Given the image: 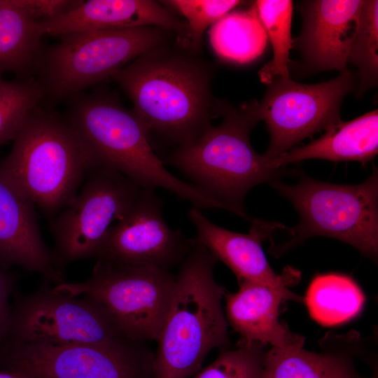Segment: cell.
Here are the masks:
<instances>
[{
    "label": "cell",
    "instance_id": "6da1fadb",
    "mask_svg": "<svg viewBox=\"0 0 378 378\" xmlns=\"http://www.w3.org/2000/svg\"><path fill=\"white\" fill-rule=\"evenodd\" d=\"M212 69L188 47L167 43L139 56L111 77L148 132L178 146L195 141L227 104L211 94Z\"/></svg>",
    "mask_w": 378,
    "mask_h": 378
},
{
    "label": "cell",
    "instance_id": "7a4b0ae2",
    "mask_svg": "<svg viewBox=\"0 0 378 378\" xmlns=\"http://www.w3.org/2000/svg\"><path fill=\"white\" fill-rule=\"evenodd\" d=\"M217 259L193 238L175 275L170 303L155 342V378H191L214 349L229 346L222 307L226 290L214 279Z\"/></svg>",
    "mask_w": 378,
    "mask_h": 378
},
{
    "label": "cell",
    "instance_id": "3957f363",
    "mask_svg": "<svg viewBox=\"0 0 378 378\" xmlns=\"http://www.w3.org/2000/svg\"><path fill=\"white\" fill-rule=\"evenodd\" d=\"M99 167L66 118L41 106L27 117L0 178L52 217L69 205L89 173Z\"/></svg>",
    "mask_w": 378,
    "mask_h": 378
},
{
    "label": "cell",
    "instance_id": "277c9868",
    "mask_svg": "<svg viewBox=\"0 0 378 378\" xmlns=\"http://www.w3.org/2000/svg\"><path fill=\"white\" fill-rule=\"evenodd\" d=\"M65 117L99 167L124 174L141 188H164L198 209H222L208 192L169 172L153 152L148 130L133 111L105 92L69 99Z\"/></svg>",
    "mask_w": 378,
    "mask_h": 378
},
{
    "label": "cell",
    "instance_id": "5b68a950",
    "mask_svg": "<svg viewBox=\"0 0 378 378\" xmlns=\"http://www.w3.org/2000/svg\"><path fill=\"white\" fill-rule=\"evenodd\" d=\"M223 121L211 125L193 142L178 146L163 163L188 176L222 204L224 209L251 220L244 207L254 186L279 180L282 169L252 147L249 135L259 122L249 103L236 108L227 105Z\"/></svg>",
    "mask_w": 378,
    "mask_h": 378
},
{
    "label": "cell",
    "instance_id": "8992f818",
    "mask_svg": "<svg viewBox=\"0 0 378 378\" xmlns=\"http://www.w3.org/2000/svg\"><path fill=\"white\" fill-rule=\"evenodd\" d=\"M288 200L299 216V223L286 227L290 235L273 246L274 255L316 236L333 238L349 244L373 260L378 253V172L355 185L323 182L309 176L287 185L277 180L270 184Z\"/></svg>",
    "mask_w": 378,
    "mask_h": 378
},
{
    "label": "cell",
    "instance_id": "52a82bcc",
    "mask_svg": "<svg viewBox=\"0 0 378 378\" xmlns=\"http://www.w3.org/2000/svg\"><path fill=\"white\" fill-rule=\"evenodd\" d=\"M171 32L155 26L87 30L59 36L43 48L36 68L44 99L59 101L82 93L147 51L168 42Z\"/></svg>",
    "mask_w": 378,
    "mask_h": 378
},
{
    "label": "cell",
    "instance_id": "ba28073f",
    "mask_svg": "<svg viewBox=\"0 0 378 378\" xmlns=\"http://www.w3.org/2000/svg\"><path fill=\"white\" fill-rule=\"evenodd\" d=\"M175 275L151 266H125L97 260L83 281L53 287L69 297L82 295L102 306L131 340L156 341L172 298Z\"/></svg>",
    "mask_w": 378,
    "mask_h": 378
},
{
    "label": "cell",
    "instance_id": "9c48e42d",
    "mask_svg": "<svg viewBox=\"0 0 378 378\" xmlns=\"http://www.w3.org/2000/svg\"><path fill=\"white\" fill-rule=\"evenodd\" d=\"M129 340L99 303L57 293L44 282L34 293L15 295L4 344L107 345Z\"/></svg>",
    "mask_w": 378,
    "mask_h": 378
},
{
    "label": "cell",
    "instance_id": "30bf717a",
    "mask_svg": "<svg viewBox=\"0 0 378 378\" xmlns=\"http://www.w3.org/2000/svg\"><path fill=\"white\" fill-rule=\"evenodd\" d=\"M141 190L113 168L92 170L81 190L52 223V253L57 268L62 271L71 262L97 258L112 223L125 216Z\"/></svg>",
    "mask_w": 378,
    "mask_h": 378
},
{
    "label": "cell",
    "instance_id": "8fae6325",
    "mask_svg": "<svg viewBox=\"0 0 378 378\" xmlns=\"http://www.w3.org/2000/svg\"><path fill=\"white\" fill-rule=\"evenodd\" d=\"M154 353L147 343L115 344H5L0 368L33 378H155Z\"/></svg>",
    "mask_w": 378,
    "mask_h": 378
},
{
    "label": "cell",
    "instance_id": "7c38bea8",
    "mask_svg": "<svg viewBox=\"0 0 378 378\" xmlns=\"http://www.w3.org/2000/svg\"><path fill=\"white\" fill-rule=\"evenodd\" d=\"M268 85L262 99L249 104L258 120L266 123L270 143L264 155L274 158L340 122L342 100L354 89L355 77L346 69L320 83L276 78Z\"/></svg>",
    "mask_w": 378,
    "mask_h": 378
},
{
    "label": "cell",
    "instance_id": "4fadbf2b",
    "mask_svg": "<svg viewBox=\"0 0 378 378\" xmlns=\"http://www.w3.org/2000/svg\"><path fill=\"white\" fill-rule=\"evenodd\" d=\"M162 200L154 189L141 188L125 216L112 225L97 260L125 266H151L169 270L181 264L193 239L172 229L162 215Z\"/></svg>",
    "mask_w": 378,
    "mask_h": 378
},
{
    "label": "cell",
    "instance_id": "5bb4252c",
    "mask_svg": "<svg viewBox=\"0 0 378 378\" xmlns=\"http://www.w3.org/2000/svg\"><path fill=\"white\" fill-rule=\"evenodd\" d=\"M200 209L192 206L188 211L189 218L197 230L195 239L217 260L225 263L235 274L238 282L261 284L285 293L293 301H304V298L288 288L289 277L274 272L262 248L263 241L272 239L276 230H285L286 226L252 218L248 232L239 233L214 224Z\"/></svg>",
    "mask_w": 378,
    "mask_h": 378
},
{
    "label": "cell",
    "instance_id": "9a60e30c",
    "mask_svg": "<svg viewBox=\"0 0 378 378\" xmlns=\"http://www.w3.org/2000/svg\"><path fill=\"white\" fill-rule=\"evenodd\" d=\"M363 1L314 0L300 4L301 34L293 47L302 54L312 70L347 69L348 56L354 39Z\"/></svg>",
    "mask_w": 378,
    "mask_h": 378
},
{
    "label": "cell",
    "instance_id": "2e32d148",
    "mask_svg": "<svg viewBox=\"0 0 378 378\" xmlns=\"http://www.w3.org/2000/svg\"><path fill=\"white\" fill-rule=\"evenodd\" d=\"M45 35L60 36L80 31L155 26L179 34L189 42L186 22L161 2L152 0L81 1L74 8L39 21Z\"/></svg>",
    "mask_w": 378,
    "mask_h": 378
},
{
    "label": "cell",
    "instance_id": "e0dca14e",
    "mask_svg": "<svg viewBox=\"0 0 378 378\" xmlns=\"http://www.w3.org/2000/svg\"><path fill=\"white\" fill-rule=\"evenodd\" d=\"M34 206L0 178V265H18L58 285L64 276L43 240Z\"/></svg>",
    "mask_w": 378,
    "mask_h": 378
},
{
    "label": "cell",
    "instance_id": "ac0fdd59",
    "mask_svg": "<svg viewBox=\"0 0 378 378\" xmlns=\"http://www.w3.org/2000/svg\"><path fill=\"white\" fill-rule=\"evenodd\" d=\"M235 293H225V318L233 330L248 342L274 348L303 346L304 337L292 332L279 321L282 302L292 300L285 293L254 282H238Z\"/></svg>",
    "mask_w": 378,
    "mask_h": 378
},
{
    "label": "cell",
    "instance_id": "d6986e66",
    "mask_svg": "<svg viewBox=\"0 0 378 378\" xmlns=\"http://www.w3.org/2000/svg\"><path fill=\"white\" fill-rule=\"evenodd\" d=\"M378 152V111L354 120H340L318 139L270 158L275 169L310 159L334 162H370Z\"/></svg>",
    "mask_w": 378,
    "mask_h": 378
},
{
    "label": "cell",
    "instance_id": "ffe728a7",
    "mask_svg": "<svg viewBox=\"0 0 378 378\" xmlns=\"http://www.w3.org/2000/svg\"><path fill=\"white\" fill-rule=\"evenodd\" d=\"M45 35L40 22L17 0H0V76L13 72L22 78L36 73Z\"/></svg>",
    "mask_w": 378,
    "mask_h": 378
},
{
    "label": "cell",
    "instance_id": "44dd1931",
    "mask_svg": "<svg viewBox=\"0 0 378 378\" xmlns=\"http://www.w3.org/2000/svg\"><path fill=\"white\" fill-rule=\"evenodd\" d=\"M261 378H366L352 358L338 351L316 353L303 346L274 348L265 353Z\"/></svg>",
    "mask_w": 378,
    "mask_h": 378
},
{
    "label": "cell",
    "instance_id": "7402d4cb",
    "mask_svg": "<svg viewBox=\"0 0 378 378\" xmlns=\"http://www.w3.org/2000/svg\"><path fill=\"white\" fill-rule=\"evenodd\" d=\"M311 317L325 326L345 323L362 309L365 295L350 276L340 273L319 274L304 298Z\"/></svg>",
    "mask_w": 378,
    "mask_h": 378
},
{
    "label": "cell",
    "instance_id": "603a6c76",
    "mask_svg": "<svg viewBox=\"0 0 378 378\" xmlns=\"http://www.w3.org/2000/svg\"><path fill=\"white\" fill-rule=\"evenodd\" d=\"M209 38L220 58L246 64L262 54L267 36L254 6L247 10L227 13L212 25Z\"/></svg>",
    "mask_w": 378,
    "mask_h": 378
},
{
    "label": "cell",
    "instance_id": "cb8c5ba5",
    "mask_svg": "<svg viewBox=\"0 0 378 378\" xmlns=\"http://www.w3.org/2000/svg\"><path fill=\"white\" fill-rule=\"evenodd\" d=\"M255 6L273 49V58L259 71L260 78L267 84L276 78L288 79L289 53L293 41V3L289 0H259Z\"/></svg>",
    "mask_w": 378,
    "mask_h": 378
},
{
    "label": "cell",
    "instance_id": "d4e9b609",
    "mask_svg": "<svg viewBox=\"0 0 378 378\" xmlns=\"http://www.w3.org/2000/svg\"><path fill=\"white\" fill-rule=\"evenodd\" d=\"M44 99L34 78L6 80L0 76V146L13 140L28 115Z\"/></svg>",
    "mask_w": 378,
    "mask_h": 378
},
{
    "label": "cell",
    "instance_id": "484cf974",
    "mask_svg": "<svg viewBox=\"0 0 378 378\" xmlns=\"http://www.w3.org/2000/svg\"><path fill=\"white\" fill-rule=\"evenodd\" d=\"M348 62L358 69L359 88L363 93L377 83L378 1H363L358 25L348 56Z\"/></svg>",
    "mask_w": 378,
    "mask_h": 378
},
{
    "label": "cell",
    "instance_id": "4316f807",
    "mask_svg": "<svg viewBox=\"0 0 378 378\" xmlns=\"http://www.w3.org/2000/svg\"><path fill=\"white\" fill-rule=\"evenodd\" d=\"M265 345L241 339L234 348L219 349L216 358L191 378H261Z\"/></svg>",
    "mask_w": 378,
    "mask_h": 378
},
{
    "label": "cell",
    "instance_id": "83f0119b",
    "mask_svg": "<svg viewBox=\"0 0 378 378\" xmlns=\"http://www.w3.org/2000/svg\"><path fill=\"white\" fill-rule=\"evenodd\" d=\"M161 2L186 19L190 36L188 48L194 52L200 50L205 29L241 3L237 0H168Z\"/></svg>",
    "mask_w": 378,
    "mask_h": 378
},
{
    "label": "cell",
    "instance_id": "f1b7e54d",
    "mask_svg": "<svg viewBox=\"0 0 378 378\" xmlns=\"http://www.w3.org/2000/svg\"><path fill=\"white\" fill-rule=\"evenodd\" d=\"M27 13L38 21L53 18L76 8L81 1L17 0Z\"/></svg>",
    "mask_w": 378,
    "mask_h": 378
},
{
    "label": "cell",
    "instance_id": "f546056e",
    "mask_svg": "<svg viewBox=\"0 0 378 378\" xmlns=\"http://www.w3.org/2000/svg\"><path fill=\"white\" fill-rule=\"evenodd\" d=\"M13 286V277L0 268V348L7 337L10 314L9 298Z\"/></svg>",
    "mask_w": 378,
    "mask_h": 378
},
{
    "label": "cell",
    "instance_id": "4dcf8cb0",
    "mask_svg": "<svg viewBox=\"0 0 378 378\" xmlns=\"http://www.w3.org/2000/svg\"><path fill=\"white\" fill-rule=\"evenodd\" d=\"M0 378H33V377L20 371L0 368Z\"/></svg>",
    "mask_w": 378,
    "mask_h": 378
},
{
    "label": "cell",
    "instance_id": "1f68e13d",
    "mask_svg": "<svg viewBox=\"0 0 378 378\" xmlns=\"http://www.w3.org/2000/svg\"><path fill=\"white\" fill-rule=\"evenodd\" d=\"M371 378H377V374L376 373V374H375V373H374Z\"/></svg>",
    "mask_w": 378,
    "mask_h": 378
}]
</instances>
